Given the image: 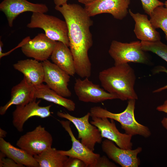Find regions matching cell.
I'll list each match as a JSON object with an SVG mask.
<instances>
[{"label": "cell", "mask_w": 167, "mask_h": 167, "mask_svg": "<svg viewBox=\"0 0 167 167\" xmlns=\"http://www.w3.org/2000/svg\"><path fill=\"white\" fill-rule=\"evenodd\" d=\"M55 9L64 17L68 30L69 47L74 61L76 73L82 78L91 76L92 65L88 51L93 44L90 28L93 21L84 8L66 3Z\"/></svg>", "instance_id": "1"}, {"label": "cell", "mask_w": 167, "mask_h": 167, "mask_svg": "<svg viewBox=\"0 0 167 167\" xmlns=\"http://www.w3.org/2000/svg\"><path fill=\"white\" fill-rule=\"evenodd\" d=\"M98 78L103 88L118 99L123 101L138 99L134 88L136 76L128 63L104 69L99 72Z\"/></svg>", "instance_id": "2"}, {"label": "cell", "mask_w": 167, "mask_h": 167, "mask_svg": "<svg viewBox=\"0 0 167 167\" xmlns=\"http://www.w3.org/2000/svg\"><path fill=\"white\" fill-rule=\"evenodd\" d=\"M135 100H128L125 110L119 113H113L100 106L93 107L90 110V116L113 119L120 123L122 128L126 134L132 136L139 135L148 138L151 134L149 128L138 122L135 117Z\"/></svg>", "instance_id": "3"}, {"label": "cell", "mask_w": 167, "mask_h": 167, "mask_svg": "<svg viewBox=\"0 0 167 167\" xmlns=\"http://www.w3.org/2000/svg\"><path fill=\"white\" fill-rule=\"evenodd\" d=\"M27 27L43 29L49 39L62 42L69 47L67 26L65 21L44 13L33 12Z\"/></svg>", "instance_id": "4"}, {"label": "cell", "mask_w": 167, "mask_h": 167, "mask_svg": "<svg viewBox=\"0 0 167 167\" xmlns=\"http://www.w3.org/2000/svg\"><path fill=\"white\" fill-rule=\"evenodd\" d=\"M110 56L114 61V65L130 62L148 64V58L142 49L141 41L122 43L113 40L109 50Z\"/></svg>", "instance_id": "5"}, {"label": "cell", "mask_w": 167, "mask_h": 167, "mask_svg": "<svg viewBox=\"0 0 167 167\" xmlns=\"http://www.w3.org/2000/svg\"><path fill=\"white\" fill-rule=\"evenodd\" d=\"M57 115L73 123L78 131V139H81V143L91 150L94 151L96 144L102 142V137L100 131L97 127L89 122V112L80 118L61 111H58Z\"/></svg>", "instance_id": "6"}, {"label": "cell", "mask_w": 167, "mask_h": 167, "mask_svg": "<svg viewBox=\"0 0 167 167\" xmlns=\"http://www.w3.org/2000/svg\"><path fill=\"white\" fill-rule=\"evenodd\" d=\"M53 139L51 135L41 125L21 136L16 145L34 156L51 148Z\"/></svg>", "instance_id": "7"}, {"label": "cell", "mask_w": 167, "mask_h": 167, "mask_svg": "<svg viewBox=\"0 0 167 167\" xmlns=\"http://www.w3.org/2000/svg\"><path fill=\"white\" fill-rule=\"evenodd\" d=\"M57 42L45 33H40L32 39L27 37L20 45L22 52L26 57L43 62L51 56Z\"/></svg>", "instance_id": "8"}, {"label": "cell", "mask_w": 167, "mask_h": 167, "mask_svg": "<svg viewBox=\"0 0 167 167\" xmlns=\"http://www.w3.org/2000/svg\"><path fill=\"white\" fill-rule=\"evenodd\" d=\"M42 62L44 72V82L60 95L65 97L71 96L72 93L68 87L70 75L48 60Z\"/></svg>", "instance_id": "9"}, {"label": "cell", "mask_w": 167, "mask_h": 167, "mask_svg": "<svg viewBox=\"0 0 167 167\" xmlns=\"http://www.w3.org/2000/svg\"><path fill=\"white\" fill-rule=\"evenodd\" d=\"M74 90L79 100L84 102L97 103L109 100L118 99L117 96L107 92L87 77L83 80L76 79Z\"/></svg>", "instance_id": "10"}, {"label": "cell", "mask_w": 167, "mask_h": 167, "mask_svg": "<svg viewBox=\"0 0 167 167\" xmlns=\"http://www.w3.org/2000/svg\"><path fill=\"white\" fill-rule=\"evenodd\" d=\"M91 123L97 127L102 137L114 142L119 148L125 149H132V136L122 133L117 128L114 120L110 121L106 118L92 117Z\"/></svg>", "instance_id": "11"}, {"label": "cell", "mask_w": 167, "mask_h": 167, "mask_svg": "<svg viewBox=\"0 0 167 167\" xmlns=\"http://www.w3.org/2000/svg\"><path fill=\"white\" fill-rule=\"evenodd\" d=\"M58 121L69 134L72 142V147L70 149L67 151L58 150V152L68 157L81 160L84 163L86 167H94L100 155L94 152L75 138L70 126V121Z\"/></svg>", "instance_id": "12"}, {"label": "cell", "mask_w": 167, "mask_h": 167, "mask_svg": "<svg viewBox=\"0 0 167 167\" xmlns=\"http://www.w3.org/2000/svg\"><path fill=\"white\" fill-rule=\"evenodd\" d=\"M101 148L109 158L122 167H138L140 165V161L137 156L142 151L141 147L134 150L123 149L106 139L102 142Z\"/></svg>", "instance_id": "13"}, {"label": "cell", "mask_w": 167, "mask_h": 167, "mask_svg": "<svg viewBox=\"0 0 167 167\" xmlns=\"http://www.w3.org/2000/svg\"><path fill=\"white\" fill-rule=\"evenodd\" d=\"M130 0H97L84 8L91 17L102 13L111 14L117 19L122 20L128 13Z\"/></svg>", "instance_id": "14"}, {"label": "cell", "mask_w": 167, "mask_h": 167, "mask_svg": "<svg viewBox=\"0 0 167 167\" xmlns=\"http://www.w3.org/2000/svg\"><path fill=\"white\" fill-rule=\"evenodd\" d=\"M40 100H34L23 105H17L12 113V123L19 132L23 131L24 123L29 118L34 117L45 118L51 115L50 109L52 105L45 106L39 105Z\"/></svg>", "instance_id": "15"}, {"label": "cell", "mask_w": 167, "mask_h": 167, "mask_svg": "<svg viewBox=\"0 0 167 167\" xmlns=\"http://www.w3.org/2000/svg\"><path fill=\"white\" fill-rule=\"evenodd\" d=\"M0 10L5 15L9 27L20 14L25 12L45 13L49 11L42 3H34L27 0H3L0 4Z\"/></svg>", "instance_id": "16"}, {"label": "cell", "mask_w": 167, "mask_h": 167, "mask_svg": "<svg viewBox=\"0 0 167 167\" xmlns=\"http://www.w3.org/2000/svg\"><path fill=\"white\" fill-rule=\"evenodd\" d=\"M35 90V86L24 76L19 83L12 88L10 99L5 105L0 107V114H5L13 105H25L36 100L34 97Z\"/></svg>", "instance_id": "17"}, {"label": "cell", "mask_w": 167, "mask_h": 167, "mask_svg": "<svg viewBox=\"0 0 167 167\" xmlns=\"http://www.w3.org/2000/svg\"><path fill=\"white\" fill-rule=\"evenodd\" d=\"M128 13L135 22L134 31L138 39L141 41L148 42L160 40L159 33L153 27L147 15L134 13L130 9Z\"/></svg>", "instance_id": "18"}, {"label": "cell", "mask_w": 167, "mask_h": 167, "mask_svg": "<svg viewBox=\"0 0 167 167\" xmlns=\"http://www.w3.org/2000/svg\"><path fill=\"white\" fill-rule=\"evenodd\" d=\"M34 86L44 82V72L42 62L34 59L20 60L13 65Z\"/></svg>", "instance_id": "19"}, {"label": "cell", "mask_w": 167, "mask_h": 167, "mask_svg": "<svg viewBox=\"0 0 167 167\" xmlns=\"http://www.w3.org/2000/svg\"><path fill=\"white\" fill-rule=\"evenodd\" d=\"M64 44L57 41L50 56L52 62L70 76L76 73L74 58L70 49Z\"/></svg>", "instance_id": "20"}, {"label": "cell", "mask_w": 167, "mask_h": 167, "mask_svg": "<svg viewBox=\"0 0 167 167\" xmlns=\"http://www.w3.org/2000/svg\"><path fill=\"white\" fill-rule=\"evenodd\" d=\"M0 150L6 157L19 164L29 167H39L33 156L20 148L14 146L2 138H0Z\"/></svg>", "instance_id": "21"}, {"label": "cell", "mask_w": 167, "mask_h": 167, "mask_svg": "<svg viewBox=\"0 0 167 167\" xmlns=\"http://www.w3.org/2000/svg\"><path fill=\"white\" fill-rule=\"evenodd\" d=\"M35 86L34 97L41 99L64 107L70 111H74L75 104L72 100L64 97L50 89L47 85L41 84Z\"/></svg>", "instance_id": "22"}, {"label": "cell", "mask_w": 167, "mask_h": 167, "mask_svg": "<svg viewBox=\"0 0 167 167\" xmlns=\"http://www.w3.org/2000/svg\"><path fill=\"white\" fill-rule=\"evenodd\" d=\"M39 167H64L68 157L59 153L55 148L34 156Z\"/></svg>", "instance_id": "23"}, {"label": "cell", "mask_w": 167, "mask_h": 167, "mask_svg": "<svg viewBox=\"0 0 167 167\" xmlns=\"http://www.w3.org/2000/svg\"><path fill=\"white\" fill-rule=\"evenodd\" d=\"M149 16L150 20L153 27L156 29L160 28L162 30L167 41V8L163 6H158Z\"/></svg>", "instance_id": "24"}, {"label": "cell", "mask_w": 167, "mask_h": 167, "mask_svg": "<svg viewBox=\"0 0 167 167\" xmlns=\"http://www.w3.org/2000/svg\"><path fill=\"white\" fill-rule=\"evenodd\" d=\"M142 49L153 52L167 62V45L160 40L154 42L141 41Z\"/></svg>", "instance_id": "25"}, {"label": "cell", "mask_w": 167, "mask_h": 167, "mask_svg": "<svg viewBox=\"0 0 167 167\" xmlns=\"http://www.w3.org/2000/svg\"><path fill=\"white\" fill-rule=\"evenodd\" d=\"M145 13L150 15L156 7L164 5V3L158 0H140Z\"/></svg>", "instance_id": "26"}, {"label": "cell", "mask_w": 167, "mask_h": 167, "mask_svg": "<svg viewBox=\"0 0 167 167\" xmlns=\"http://www.w3.org/2000/svg\"><path fill=\"white\" fill-rule=\"evenodd\" d=\"M4 154L0 151V167H23L24 166L16 162L12 159L6 157Z\"/></svg>", "instance_id": "27"}, {"label": "cell", "mask_w": 167, "mask_h": 167, "mask_svg": "<svg viewBox=\"0 0 167 167\" xmlns=\"http://www.w3.org/2000/svg\"><path fill=\"white\" fill-rule=\"evenodd\" d=\"M86 167L84 163L81 160L76 158L68 157L64 167Z\"/></svg>", "instance_id": "28"}, {"label": "cell", "mask_w": 167, "mask_h": 167, "mask_svg": "<svg viewBox=\"0 0 167 167\" xmlns=\"http://www.w3.org/2000/svg\"><path fill=\"white\" fill-rule=\"evenodd\" d=\"M116 167L117 166L110 161L105 156H103L98 159L94 167Z\"/></svg>", "instance_id": "29"}, {"label": "cell", "mask_w": 167, "mask_h": 167, "mask_svg": "<svg viewBox=\"0 0 167 167\" xmlns=\"http://www.w3.org/2000/svg\"><path fill=\"white\" fill-rule=\"evenodd\" d=\"M156 109L160 112H163L167 113V100H165L163 104L158 106ZM161 123L163 126L167 130V117H164L162 120Z\"/></svg>", "instance_id": "30"}, {"label": "cell", "mask_w": 167, "mask_h": 167, "mask_svg": "<svg viewBox=\"0 0 167 167\" xmlns=\"http://www.w3.org/2000/svg\"><path fill=\"white\" fill-rule=\"evenodd\" d=\"M161 72H165L167 74V69L163 66H157L154 69V73H158ZM166 89H167V85L153 91V92H159Z\"/></svg>", "instance_id": "31"}, {"label": "cell", "mask_w": 167, "mask_h": 167, "mask_svg": "<svg viewBox=\"0 0 167 167\" xmlns=\"http://www.w3.org/2000/svg\"><path fill=\"white\" fill-rule=\"evenodd\" d=\"M55 6H61L66 3L68 0H53Z\"/></svg>", "instance_id": "32"}, {"label": "cell", "mask_w": 167, "mask_h": 167, "mask_svg": "<svg viewBox=\"0 0 167 167\" xmlns=\"http://www.w3.org/2000/svg\"><path fill=\"white\" fill-rule=\"evenodd\" d=\"M97 0H78V1L84 5L92 3Z\"/></svg>", "instance_id": "33"}, {"label": "cell", "mask_w": 167, "mask_h": 167, "mask_svg": "<svg viewBox=\"0 0 167 167\" xmlns=\"http://www.w3.org/2000/svg\"><path fill=\"white\" fill-rule=\"evenodd\" d=\"M7 133L6 131L0 128V138H4L7 135Z\"/></svg>", "instance_id": "34"}, {"label": "cell", "mask_w": 167, "mask_h": 167, "mask_svg": "<svg viewBox=\"0 0 167 167\" xmlns=\"http://www.w3.org/2000/svg\"><path fill=\"white\" fill-rule=\"evenodd\" d=\"M164 5L166 8H167V0H166L164 3Z\"/></svg>", "instance_id": "35"}]
</instances>
